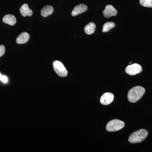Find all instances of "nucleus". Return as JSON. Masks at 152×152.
Returning a JSON list of instances; mask_svg holds the SVG:
<instances>
[{
  "label": "nucleus",
  "mask_w": 152,
  "mask_h": 152,
  "mask_svg": "<svg viewBox=\"0 0 152 152\" xmlns=\"http://www.w3.org/2000/svg\"><path fill=\"white\" fill-rule=\"evenodd\" d=\"M145 88L140 86L133 87L129 91L128 99L131 103H135L139 101L145 94Z\"/></svg>",
  "instance_id": "obj_1"
},
{
  "label": "nucleus",
  "mask_w": 152,
  "mask_h": 152,
  "mask_svg": "<svg viewBox=\"0 0 152 152\" xmlns=\"http://www.w3.org/2000/svg\"><path fill=\"white\" fill-rule=\"evenodd\" d=\"M148 134L146 130L141 129L131 134L129 138V142L132 144L141 142L146 139Z\"/></svg>",
  "instance_id": "obj_2"
},
{
  "label": "nucleus",
  "mask_w": 152,
  "mask_h": 152,
  "mask_svg": "<svg viewBox=\"0 0 152 152\" xmlns=\"http://www.w3.org/2000/svg\"><path fill=\"white\" fill-rule=\"evenodd\" d=\"M125 125V123L123 121L118 119L113 120L107 124L106 129L109 132H116L123 129Z\"/></svg>",
  "instance_id": "obj_3"
},
{
  "label": "nucleus",
  "mask_w": 152,
  "mask_h": 152,
  "mask_svg": "<svg viewBox=\"0 0 152 152\" xmlns=\"http://www.w3.org/2000/svg\"><path fill=\"white\" fill-rule=\"evenodd\" d=\"M53 67L58 75L61 77H66L68 75V71L64 64L61 61H56L53 63Z\"/></svg>",
  "instance_id": "obj_4"
},
{
  "label": "nucleus",
  "mask_w": 152,
  "mask_h": 152,
  "mask_svg": "<svg viewBox=\"0 0 152 152\" xmlns=\"http://www.w3.org/2000/svg\"><path fill=\"white\" fill-rule=\"evenodd\" d=\"M142 69L141 66L137 64L130 65L126 68V73L130 75H135L141 72Z\"/></svg>",
  "instance_id": "obj_5"
},
{
  "label": "nucleus",
  "mask_w": 152,
  "mask_h": 152,
  "mask_svg": "<svg viewBox=\"0 0 152 152\" xmlns=\"http://www.w3.org/2000/svg\"><path fill=\"white\" fill-rule=\"evenodd\" d=\"M114 99V95L112 93H106L101 96L100 101L102 104L107 105L111 103L113 101Z\"/></svg>",
  "instance_id": "obj_6"
},
{
  "label": "nucleus",
  "mask_w": 152,
  "mask_h": 152,
  "mask_svg": "<svg viewBox=\"0 0 152 152\" xmlns=\"http://www.w3.org/2000/svg\"><path fill=\"white\" fill-rule=\"evenodd\" d=\"M118 12L113 6L112 5H108L106 6L105 9L103 12L104 17L106 18H109L112 16L116 15Z\"/></svg>",
  "instance_id": "obj_7"
},
{
  "label": "nucleus",
  "mask_w": 152,
  "mask_h": 152,
  "mask_svg": "<svg viewBox=\"0 0 152 152\" xmlns=\"http://www.w3.org/2000/svg\"><path fill=\"white\" fill-rule=\"evenodd\" d=\"M88 7L84 4H80L76 6L72 11V16H76L80 14L85 12L88 10Z\"/></svg>",
  "instance_id": "obj_8"
},
{
  "label": "nucleus",
  "mask_w": 152,
  "mask_h": 152,
  "mask_svg": "<svg viewBox=\"0 0 152 152\" xmlns=\"http://www.w3.org/2000/svg\"><path fill=\"white\" fill-rule=\"evenodd\" d=\"M20 12L23 17H30L33 15V11L29 8L27 4H25L21 6L20 9Z\"/></svg>",
  "instance_id": "obj_9"
},
{
  "label": "nucleus",
  "mask_w": 152,
  "mask_h": 152,
  "mask_svg": "<svg viewBox=\"0 0 152 152\" xmlns=\"http://www.w3.org/2000/svg\"><path fill=\"white\" fill-rule=\"evenodd\" d=\"M30 36L28 33L23 32L19 35L17 38V43L18 44H25L27 42L29 39Z\"/></svg>",
  "instance_id": "obj_10"
},
{
  "label": "nucleus",
  "mask_w": 152,
  "mask_h": 152,
  "mask_svg": "<svg viewBox=\"0 0 152 152\" xmlns=\"http://www.w3.org/2000/svg\"><path fill=\"white\" fill-rule=\"evenodd\" d=\"M3 21L6 24L14 26L16 23L17 20L15 17L13 15H7L3 18Z\"/></svg>",
  "instance_id": "obj_11"
},
{
  "label": "nucleus",
  "mask_w": 152,
  "mask_h": 152,
  "mask_svg": "<svg viewBox=\"0 0 152 152\" xmlns=\"http://www.w3.org/2000/svg\"><path fill=\"white\" fill-rule=\"evenodd\" d=\"M53 12V8L51 6L47 5L45 6L41 12V14L42 16L47 17L50 15H51Z\"/></svg>",
  "instance_id": "obj_12"
},
{
  "label": "nucleus",
  "mask_w": 152,
  "mask_h": 152,
  "mask_svg": "<svg viewBox=\"0 0 152 152\" xmlns=\"http://www.w3.org/2000/svg\"><path fill=\"white\" fill-rule=\"evenodd\" d=\"M96 30V24L93 22H91L85 26V33L88 35H91L95 32Z\"/></svg>",
  "instance_id": "obj_13"
},
{
  "label": "nucleus",
  "mask_w": 152,
  "mask_h": 152,
  "mask_svg": "<svg viewBox=\"0 0 152 152\" xmlns=\"http://www.w3.org/2000/svg\"><path fill=\"white\" fill-rule=\"evenodd\" d=\"M115 26V24L113 22H107L104 24L103 26L102 31L103 32H108L112 29Z\"/></svg>",
  "instance_id": "obj_14"
},
{
  "label": "nucleus",
  "mask_w": 152,
  "mask_h": 152,
  "mask_svg": "<svg viewBox=\"0 0 152 152\" xmlns=\"http://www.w3.org/2000/svg\"><path fill=\"white\" fill-rule=\"evenodd\" d=\"M141 5L146 7H152V0H140Z\"/></svg>",
  "instance_id": "obj_15"
},
{
  "label": "nucleus",
  "mask_w": 152,
  "mask_h": 152,
  "mask_svg": "<svg viewBox=\"0 0 152 152\" xmlns=\"http://www.w3.org/2000/svg\"><path fill=\"white\" fill-rule=\"evenodd\" d=\"M5 48L3 45H0V57L2 56L5 53Z\"/></svg>",
  "instance_id": "obj_16"
},
{
  "label": "nucleus",
  "mask_w": 152,
  "mask_h": 152,
  "mask_svg": "<svg viewBox=\"0 0 152 152\" xmlns=\"http://www.w3.org/2000/svg\"><path fill=\"white\" fill-rule=\"evenodd\" d=\"M1 80L3 82V83H7L8 78L6 76H2L1 78Z\"/></svg>",
  "instance_id": "obj_17"
},
{
  "label": "nucleus",
  "mask_w": 152,
  "mask_h": 152,
  "mask_svg": "<svg viewBox=\"0 0 152 152\" xmlns=\"http://www.w3.org/2000/svg\"><path fill=\"white\" fill-rule=\"evenodd\" d=\"M2 76V75H1V73H0V80H1V78Z\"/></svg>",
  "instance_id": "obj_18"
}]
</instances>
